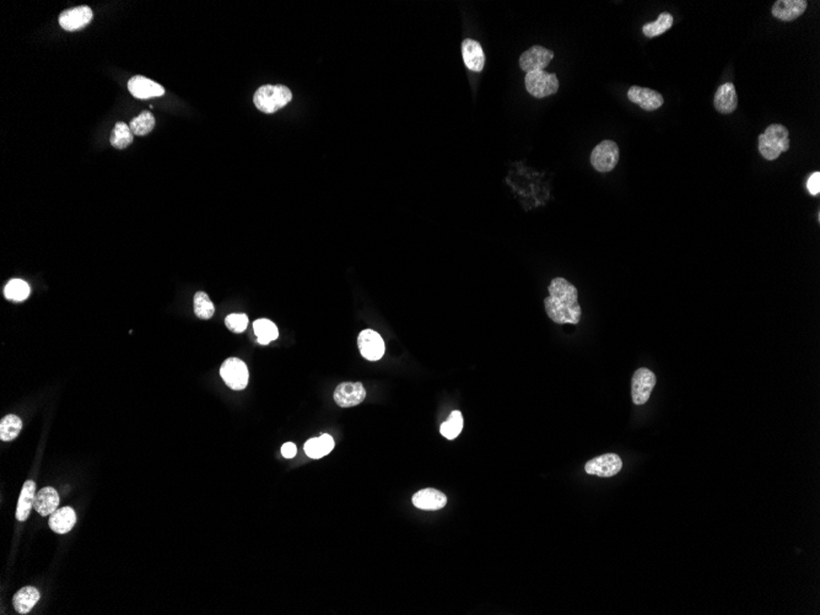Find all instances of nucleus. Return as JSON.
<instances>
[{
  "mask_svg": "<svg viewBox=\"0 0 820 615\" xmlns=\"http://www.w3.org/2000/svg\"><path fill=\"white\" fill-rule=\"evenodd\" d=\"M622 460L616 453H606L588 460L584 466V471L590 476L600 478H611L617 476L622 471Z\"/></svg>",
  "mask_w": 820,
  "mask_h": 615,
  "instance_id": "obj_8",
  "label": "nucleus"
},
{
  "mask_svg": "<svg viewBox=\"0 0 820 615\" xmlns=\"http://www.w3.org/2000/svg\"><path fill=\"white\" fill-rule=\"evenodd\" d=\"M60 505V495L53 487H43L36 494L33 508L41 516H49L58 510Z\"/></svg>",
  "mask_w": 820,
  "mask_h": 615,
  "instance_id": "obj_19",
  "label": "nucleus"
},
{
  "mask_svg": "<svg viewBox=\"0 0 820 615\" xmlns=\"http://www.w3.org/2000/svg\"><path fill=\"white\" fill-rule=\"evenodd\" d=\"M713 106L717 112L722 114H729L735 112L738 106V97L735 92V87L732 83H724L719 86L713 98Z\"/></svg>",
  "mask_w": 820,
  "mask_h": 615,
  "instance_id": "obj_17",
  "label": "nucleus"
},
{
  "mask_svg": "<svg viewBox=\"0 0 820 615\" xmlns=\"http://www.w3.org/2000/svg\"><path fill=\"white\" fill-rule=\"evenodd\" d=\"M35 498H36V484L33 480H27L22 487L21 495H20L19 503H17V521L24 522L28 519L31 508L35 505Z\"/></svg>",
  "mask_w": 820,
  "mask_h": 615,
  "instance_id": "obj_21",
  "label": "nucleus"
},
{
  "mask_svg": "<svg viewBox=\"0 0 820 615\" xmlns=\"http://www.w3.org/2000/svg\"><path fill=\"white\" fill-rule=\"evenodd\" d=\"M463 430V415L460 410L451 413L447 422L441 425L440 431L442 436L447 440H455Z\"/></svg>",
  "mask_w": 820,
  "mask_h": 615,
  "instance_id": "obj_29",
  "label": "nucleus"
},
{
  "mask_svg": "<svg viewBox=\"0 0 820 615\" xmlns=\"http://www.w3.org/2000/svg\"><path fill=\"white\" fill-rule=\"evenodd\" d=\"M656 382V374L651 370L643 367L635 371L631 381V397L635 406H643L649 401Z\"/></svg>",
  "mask_w": 820,
  "mask_h": 615,
  "instance_id": "obj_7",
  "label": "nucleus"
},
{
  "mask_svg": "<svg viewBox=\"0 0 820 615\" xmlns=\"http://www.w3.org/2000/svg\"><path fill=\"white\" fill-rule=\"evenodd\" d=\"M76 523V511L71 508H58L55 512L51 514L49 527L54 533L65 535L74 528Z\"/></svg>",
  "mask_w": 820,
  "mask_h": 615,
  "instance_id": "obj_20",
  "label": "nucleus"
},
{
  "mask_svg": "<svg viewBox=\"0 0 820 615\" xmlns=\"http://www.w3.org/2000/svg\"><path fill=\"white\" fill-rule=\"evenodd\" d=\"M673 22H674V17H672L670 12H662L656 21L643 25V35L649 38L657 37L662 33H665V31H668L670 27L673 26Z\"/></svg>",
  "mask_w": 820,
  "mask_h": 615,
  "instance_id": "obj_25",
  "label": "nucleus"
},
{
  "mask_svg": "<svg viewBox=\"0 0 820 615\" xmlns=\"http://www.w3.org/2000/svg\"><path fill=\"white\" fill-rule=\"evenodd\" d=\"M805 0H778L772 6V15L783 21H794L807 9Z\"/></svg>",
  "mask_w": 820,
  "mask_h": 615,
  "instance_id": "obj_16",
  "label": "nucleus"
},
{
  "mask_svg": "<svg viewBox=\"0 0 820 615\" xmlns=\"http://www.w3.org/2000/svg\"><path fill=\"white\" fill-rule=\"evenodd\" d=\"M40 600V592L35 587H24L14 596L12 603L19 614H27Z\"/></svg>",
  "mask_w": 820,
  "mask_h": 615,
  "instance_id": "obj_23",
  "label": "nucleus"
},
{
  "mask_svg": "<svg viewBox=\"0 0 820 615\" xmlns=\"http://www.w3.org/2000/svg\"><path fill=\"white\" fill-rule=\"evenodd\" d=\"M358 345L361 355L369 361H378L385 354V342L378 333L366 329L360 333Z\"/></svg>",
  "mask_w": 820,
  "mask_h": 615,
  "instance_id": "obj_10",
  "label": "nucleus"
},
{
  "mask_svg": "<svg viewBox=\"0 0 820 615\" xmlns=\"http://www.w3.org/2000/svg\"><path fill=\"white\" fill-rule=\"evenodd\" d=\"M92 10L89 6H78L60 14V25L65 31H78L87 26L92 20Z\"/></svg>",
  "mask_w": 820,
  "mask_h": 615,
  "instance_id": "obj_12",
  "label": "nucleus"
},
{
  "mask_svg": "<svg viewBox=\"0 0 820 615\" xmlns=\"http://www.w3.org/2000/svg\"><path fill=\"white\" fill-rule=\"evenodd\" d=\"M293 100V92L284 85H264L259 87L253 102L263 113H275Z\"/></svg>",
  "mask_w": 820,
  "mask_h": 615,
  "instance_id": "obj_3",
  "label": "nucleus"
},
{
  "mask_svg": "<svg viewBox=\"0 0 820 615\" xmlns=\"http://www.w3.org/2000/svg\"><path fill=\"white\" fill-rule=\"evenodd\" d=\"M225 324L231 332H245L248 326V317L245 313H232L226 317Z\"/></svg>",
  "mask_w": 820,
  "mask_h": 615,
  "instance_id": "obj_32",
  "label": "nucleus"
},
{
  "mask_svg": "<svg viewBox=\"0 0 820 615\" xmlns=\"http://www.w3.org/2000/svg\"><path fill=\"white\" fill-rule=\"evenodd\" d=\"M627 98L649 112L658 110L665 102L660 92L640 86H631L627 92Z\"/></svg>",
  "mask_w": 820,
  "mask_h": 615,
  "instance_id": "obj_13",
  "label": "nucleus"
},
{
  "mask_svg": "<svg viewBox=\"0 0 820 615\" xmlns=\"http://www.w3.org/2000/svg\"><path fill=\"white\" fill-rule=\"evenodd\" d=\"M790 133L783 124H771L759 135V153L764 159L774 161L790 149Z\"/></svg>",
  "mask_w": 820,
  "mask_h": 615,
  "instance_id": "obj_2",
  "label": "nucleus"
},
{
  "mask_svg": "<svg viewBox=\"0 0 820 615\" xmlns=\"http://www.w3.org/2000/svg\"><path fill=\"white\" fill-rule=\"evenodd\" d=\"M462 55L466 68L472 71H482L485 64V54L480 43L466 38L462 43Z\"/></svg>",
  "mask_w": 820,
  "mask_h": 615,
  "instance_id": "obj_18",
  "label": "nucleus"
},
{
  "mask_svg": "<svg viewBox=\"0 0 820 615\" xmlns=\"http://www.w3.org/2000/svg\"><path fill=\"white\" fill-rule=\"evenodd\" d=\"M296 452H297V449L293 442H286L281 447V455L284 456L285 458H294Z\"/></svg>",
  "mask_w": 820,
  "mask_h": 615,
  "instance_id": "obj_34",
  "label": "nucleus"
},
{
  "mask_svg": "<svg viewBox=\"0 0 820 615\" xmlns=\"http://www.w3.org/2000/svg\"><path fill=\"white\" fill-rule=\"evenodd\" d=\"M133 135L134 134L132 133L129 125L123 122H119L113 128L112 134H111V144L116 149H125L133 143Z\"/></svg>",
  "mask_w": 820,
  "mask_h": 615,
  "instance_id": "obj_27",
  "label": "nucleus"
},
{
  "mask_svg": "<svg viewBox=\"0 0 820 615\" xmlns=\"http://www.w3.org/2000/svg\"><path fill=\"white\" fill-rule=\"evenodd\" d=\"M333 397L339 407H356L365 401L366 390L361 382H343L335 388Z\"/></svg>",
  "mask_w": 820,
  "mask_h": 615,
  "instance_id": "obj_9",
  "label": "nucleus"
},
{
  "mask_svg": "<svg viewBox=\"0 0 820 615\" xmlns=\"http://www.w3.org/2000/svg\"><path fill=\"white\" fill-rule=\"evenodd\" d=\"M128 90L133 96L140 100L162 96L165 94V89L162 86L140 75L129 80Z\"/></svg>",
  "mask_w": 820,
  "mask_h": 615,
  "instance_id": "obj_15",
  "label": "nucleus"
},
{
  "mask_svg": "<svg viewBox=\"0 0 820 615\" xmlns=\"http://www.w3.org/2000/svg\"><path fill=\"white\" fill-rule=\"evenodd\" d=\"M807 188L812 196H818L820 193V172H814L810 175L807 181Z\"/></svg>",
  "mask_w": 820,
  "mask_h": 615,
  "instance_id": "obj_33",
  "label": "nucleus"
},
{
  "mask_svg": "<svg viewBox=\"0 0 820 615\" xmlns=\"http://www.w3.org/2000/svg\"><path fill=\"white\" fill-rule=\"evenodd\" d=\"M552 58L554 53L550 49H544L541 46H533L521 55V69L525 70V73L544 70L552 62Z\"/></svg>",
  "mask_w": 820,
  "mask_h": 615,
  "instance_id": "obj_11",
  "label": "nucleus"
},
{
  "mask_svg": "<svg viewBox=\"0 0 820 615\" xmlns=\"http://www.w3.org/2000/svg\"><path fill=\"white\" fill-rule=\"evenodd\" d=\"M129 127L135 135H146L155 128V118L150 112L144 111L130 122Z\"/></svg>",
  "mask_w": 820,
  "mask_h": 615,
  "instance_id": "obj_31",
  "label": "nucleus"
},
{
  "mask_svg": "<svg viewBox=\"0 0 820 615\" xmlns=\"http://www.w3.org/2000/svg\"><path fill=\"white\" fill-rule=\"evenodd\" d=\"M22 422L17 415H6L0 423V439L1 441H12L17 439L21 431Z\"/></svg>",
  "mask_w": 820,
  "mask_h": 615,
  "instance_id": "obj_26",
  "label": "nucleus"
},
{
  "mask_svg": "<svg viewBox=\"0 0 820 615\" xmlns=\"http://www.w3.org/2000/svg\"><path fill=\"white\" fill-rule=\"evenodd\" d=\"M253 331L254 334L257 336L258 343L262 345H268L269 343L273 342L277 338L279 337V331L273 323L265 318H261L253 323Z\"/></svg>",
  "mask_w": 820,
  "mask_h": 615,
  "instance_id": "obj_24",
  "label": "nucleus"
},
{
  "mask_svg": "<svg viewBox=\"0 0 820 615\" xmlns=\"http://www.w3.org/2000/svg\"><path fill=\"white\" fill-rule=\"evenodd\" d=\"M549 296L544 300L548 317L558 324H579L582 310L579 304V291L566 279H552L548 288Z\"/></svg>",
  "mask_w": 820,
  "mask_h": 615,
  "instance_id": "obj_1",
  "label": "nucleus"
},
{
  "mask_svg": "<svg viewBox=\"0 0 820 615\" xmlns=\"http://www.w3.org/2000/svg\"><path fill=\"white\" fill-rule=\"evenodd\" d=\"M413 505L424 511H437L447 505V496L444 492L428 487L414 494Z\"/></svg>",
  "mask_w": 820,
  "mask_h": 615,
  "instance_id": "obj_14",
  "label": "nucleus"
},
{
  "mask_svg": "<svg viewBox=\"0 0 820 615\" xmlns=\"http://www.w3.org/2000/svg\"><path fill=\"white\" fill-rule=\"evenodd\" d=\"M304 449H305L306 455L308 456L310 458L320 460L322 457L332 452L334 449V440L331 435L324 433L320 438L308 440Z\"/></svg>",
  "mask_w": 820,
  "mask_h": 615,
  "instance_id": "obj_22",
  "label": "nucleus"
},
{
  "mask_svg": "<svg viewBox=\"0 0 820 615\" xmlns=\"http://www.w3.org/2000/svg\"><path fill=\"white\" fill-rule=\"evenodd\" d=\"M193 306L194 313L200 320H210L211 317L214 316V304L211 302L209 295L207 293L199 291L194 295Z\"/></svg>",
  "mask_w": 820,
  "mask_h": 615,
  "instance_id": "obj_28",
  "label": "nucleus"
},
{
  "mask_svg": "<svg viewBox=\"0 0 820 615\" xmlns=\"http://www.w3.org/2000/svg\"><path fill=\"white\" fill-rule=\"evenodd\" d=\"M525 89L537 98L554 95L559 90L558 76L544 70H536L525 75Z\"/></svg>",
  "mask_w": 820,
  "mask_h": 615,
  "instance_id": "obj_4",
  "label": "nucleus"
},
{
  "mask_svg": "<svg viewBox=\"0 0 820 615\" xmlns=\"http://www.w3.org/2000/svg\"><path fill=\"white\" fill-rule=\"evenodd\" d=\"M619 161V146L613 140H604L597 145L591 154V164L602 173L616 168Z\"/></svg>",
  "mask_w": 820,
  "mask_h": 615,
  "instance_id": "obj_5",
  "label": "nucleus"
},
{
  "mask_svg": "<svg viewBox=\"0 0 820 615\" xmlns=\"http://www.w3.org/2000/svg\"><path fill=\"white\" fill-rule=\"evenodd\" d=\"M4 294H6V299L20 302L28 297L30 286L26 281H24L21 279H12L6 285Z\"/></svg>",
  "mask_w": 820,
  "mask_h": 615,
  "instance_id": "obj_30",
  "label": "nucleus"
},
{
  "mask_svg": "<svg viewBox=\"0 0 820 615\" xmlns=\"http://www.w3.org/2000/svg\"><path fill=\"white\" fill-rule=\"evenodd\" d=\"M220 376L226 385L234 391L245 390L250 380L246 364L237 358H229L221 365Z\"/></svg>",
  "mask_w": 820,
  "mask_h": 615,
  "instance_id": "obj_6",
  "label": "nucleus"
}]
</instances>
